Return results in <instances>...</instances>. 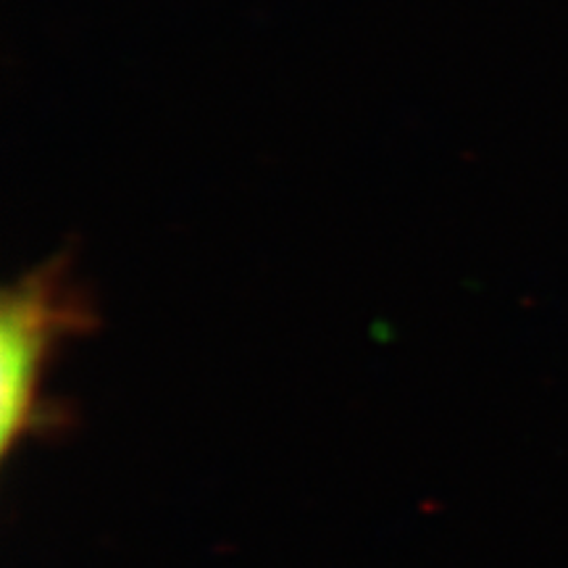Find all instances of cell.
<instances>
[{"label":"cell","mask_w":568,"mask_h":568,"mask_svg":"<svg viewBox=\"0 0 568 568\" xmlns=\"http://www.w3.org/2000/svg\"><path fill=\"white\" fill-rule=\"evenodd\" d=\"M101 318L63 255L9 284L0 297V447L9 458L24 439L67 422L42 395L63 339L90 335Z\"/></svg>","instance_id":"6da1fadb"}]
</instances>
